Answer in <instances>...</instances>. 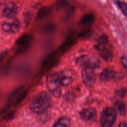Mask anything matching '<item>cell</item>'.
Listing matches in <instances>:
<instances>
[{
    "instance_id": "6da1fadb",
    "label": "cell",
    "mask_w": 127,
    "mask_h": 127,
    "mask_svg": "<svg viewBox=\"0 0 127 127\" xmlns=\"http://www.w3.org/2000/svg\"><path fill=\"white\" fill-rule=\"evenodd\" d=\"M52 100L49 93L46 91L41 92L37 94L32 99L29 106L30 109L35 113H43L50 107Z\"/></svg>"
},
{
    "instance_id": "7a4b0ae2",
    "label": "cell",
    "mask_w": 127,
    "mask_h": 127,
    "mask_svg": "<svg viewBox=\"0 0 127 127\" xmlns=\"http://www.w3.org/2000/svg\"><path fill=\"white\" fill-rule=\"evenodd\" d=\"M97 41L98 43L94 47L98 51L99 56L107 62L111 61L113 54L109 44L108 36L105 35H100L98 37Z\"/></svg>"
},
{
    "instance_id": "3957f363",
    "label": "cell",
    "mask_w": 127,
    "mask_h": 127,
    "mask_svg": "<svg viewBox=\"0 0 127 127\" xmlns=\"http://www.w3.org/2000/svg\"><path fill=\"white\" fill-rule=\"evenodd\" d=\"M117 117L115 109L111 107L104 108L100 117V124L102 127H112Z\"/></svg>"
},
{
    "instance_id": "277c9868",
    "label": "cell",
    "mask_w": 127,
    "mask_h": 127,
    "mask_svg": "<svg viewBox=\"0 0 127 127\" xmlns=\"http://www.w3.org/2000/svg\"><path fill=\"white\" fill-rule=\"evenodd\" d=\"M46 82L47 88L52 95L57 98L60 97L62 94L61 85L56 72L50 74L47 77Z\"/></svg>"
},
{
    "instance_id": "5b68a950",
    "label": "cell",
    "mask_w": 127,
    "mask_h": 127,
    "mask_svg": "<svg viewBox=\"0 0 127 127\" xmlns=\"http://www.w3.org/2000/svg\"><path fill=\"white\" fill-rule=\"evenodd\" d=\"M76 64L84 67L94 69L100 66V61L96 57L92 55H82L76 60Z\"/></svg>"
},
{
    "instance_id": "8992f818",
    "label": "cell",
    "mask_w": 127,
    "mask_h": 127,
    "mask_svg": "<svg viewBox=\"0 0 127 127\" xmlns=\"http://www.w3.org/2000/svg\"><path fill=\"white\" fill-rule=\"evenodd\" d=\"M81 78L83 83L87 87H92L96 80V75L94 69L84 67L81 71Z\"/></svg>"
},
{
    "instance_id": "52a82bcc",
    "label": "cell",
    "mask_w": 127,
    "mask_h": 127,
    "mask_svg": "<svg viewBox=\"0 0 127 127\" xmlns=\"http://www.w3.org/2000/svg\"><path fill=\"white\" fill-rule=\"evenodd\" d=\"M120 77L119 73L110 68L104 69L100 75V79L104 82L118 81L119 80Z\"/></svg>"
},
{
    "instance_id": "ba28073f",
    "label": "cell",
    "mask_w": 127,
    "mask_h": 127,
    "mask_svg": "<svg viewBox=\"0 0 127 127\" xmlns=\"http://www.w3.org/2000/svg\"><path fill=\"white\" fill-rule=\"evenodd\" d=\"M56 73L61 86H67L70 83L72 80V73L70 70L65 69Z\"/></svg>"
},
{
    "instance_id": "9c48e42d",
    "label": "cell",
    "mask_w": 127,
    "mask_h": 127,
    "mask_svg": "<svg viewBox=\"0 0 127 127\" xmlns=\"http://www.w3.org/2000/svg\"><path fill=\"white\" fill-rule=\"evenodd\" d=\"M97 117V112L92 108L83 109L80 113V118L85 122H93L96 120Z\"/></svg>"
},
{
    "instance_id": "30bf717a",
    "label": "cell",
    "mask_w": 127,
    "mask_h": 127,
    "mask_svg": "<svg viewBox=\"0 0 127 127\" xmlns=\"http://www.w3.org/2000/svg\"><path fill=\"white\" fill-rule=\"evenodd\" d=\"M17 6L13 2L7 3L2 12V15L6 18H10L13 17L17 13Z\"/></svg>"
},
{
    "instance_id": "8fae6325",
    "label": "cell",
    "mask_w": 127,
    "mask_h": 127,
    "mask_svg": "<svg viewBox=\"0 0 127 127\" xmlns=\"http://www.w3.org/2000/svg\"><path fill=\"white\" fill-rule=\"evenodd\" d=\"M2 28L6 32L16 33L19 30L20 23L18 20H14L11 23H4L2 24Z\"/></svg>"
},
{
    "instance_id": "7c38bea8",
    "label": "cell",
    "mask_w": 127,
    "mask_h": 127,
    "mask_svg": "<svg viewBox=\"0 0 127 127\" xmlns=\"http://www.w3.org/2000/svg\"><path fill=\"white\" fill-rule=\"evenodd\" d=\"M95 20V15L93 13H88L84 14L78 22V25L80 26L86 27L90 26Z\"/></svg>"
},
{
    "instance_id": "4fadbf2b",
    "label": "cell",
    "mask_w": 127,
    "mask_h": 127,
    "mask_svg": "<svg viewBox=\"0 0 127 127\" xmlns=\"http://www.w3.org/2000/svg\"><path fill=\"white\" fill-rule=\"evenodd\" d=\"M32 40V36L29 34H24L20 36L16 41V45L22 48H25L28 46Z\"/></svg>"
},
{
    "instance_id": "5bb4252c",
    "label": "cell",
    "mask_w": 127,
    "mask_h": 127,
    "mask_svg": "<svg viewBox=\"0 0 127 127\" xmlns=\"http://www.w3.org/2000/svg\"><path fill=\"white\" fill-rule=\"evenodd\" d=\"M70 125V121L68 118L62 117L55 122L53 127H69Z\"/></svg>"
},
{
    "instance_id": "9a60e30c",
    "label": "cell",
    "mask_w": 127,
    "mask_h": 127,
    "mask_svg": "<svg viewBox=\"0 0 127 127\" xmlns=\"http://www.w3.org/2000/svg\"><path fill=\"white\" fill-rule=\"evenodd\" d=\"M51 10V8L48 6H44L41 7L38 11L36 19L38 20H40L42 18H45L46 16H47L49 13L50 12Z\"/></svg>"
},
{
    "instance_id": "2e32d148",
    "label": "cell",
    "mask_w": 127,
    "mask_h": 127,
    "mask_svg": "<svg viewBox=\"0 0 127 127\" xmlns=\"http://www.w3.org/2000/svg\"><path fill=\"white\" fill-rule=\"evenodd\" d=\"M115 3L120 9L125 16H127V4L126 2L120 0H114Z\"/></svg>"
},
{
    "instance_id": "e0dca14e",
    "label": "cell",
    "mask_w": 127,
    "mask_h": 127,
    "mask_svg": "<svg viewBox=\"0 0 127 127\" xmlns=\"http://www.w3.org/2000/svg\"><path fill=\"white\" fill-rule=\"evenodd\" d=\"M115 106L120 115L125 116L126 114V107L125 103L122 101H118L115 103Z\"/></svg>"
},
{
    "instance_id": "ac0fdd59",
    "label": "cell",
    "mask_w": 127,
    "mask_h": 127,
    "mask_svg": "<svg viewBox=\"0 0 127 127\" xmlns=\"http://www.w3.org/2000/svg\"><path fill=\"white\" fill-rule=\"evenodd\" d=\"M68 2L66 0H56L55 2L56 7L57 10H61L64 8L67 4Z\"/></svg>"
},
{
    "instance_id": "d6986e66",
    "label": "cell",
    "mask_w": 127,
    "mask_h": 127,
    "mask_svg": "<svg viewBox=\"0 0 127 127\" xmlns=\"http://www.w3.org/2000/svg\"><path fill=\"white\" fill-rule=\"evenodd\" d=\"M116 94H118L119 95H122V96H124V95H125L126 94V90L125 89H122V90H119L116 91Z\"/></svg>"
},
{
    "instance_id": "ffe728a7",
    "label": "cell",
    "mask_w": 127,
    "mask_h": 127,
    "mask_svg": "<svg viewBox=\"0 0 127 127\" xmlns=\"http://www.w3.org/2000/svg\"><path fill=\"white\" fill-rule=\"evenodd\" d=\"M122 62L123 65L126 67V65H127V60L125 57H123L122 58Z\"/></svg>"
},
{
    "instance_id": "44dd1931",
    "label": "cell",
    "mask_w": 127,
    "mask_h": 127,
    "mask_svg": "<svg viewBox=\"0 0 127 127\" xmlns=\"http://www.w3.org/2000/svg\"><path fill=\"white\" fill-rule=\"evenodd\" d=\"M4 55H5V53L4 52L0 53V63L3 60L4 57Z\"/></svg>"
},
{
    "instance_id": "7402d4cb",
    "label": "cell",
    "mask_w": 127,
    "mask_h": 127,
    "mask_svg": "<svg viewBox=\"0 0 127 127\" xmlns=\"http://www.w3.org/2000/svg\"><path fill=\"white\" fill-rule=\"evenodd\" d=\"M118 127H127V125H126V122H123L121 123L119 125Z\"/></svg>"
}]
</instances>
